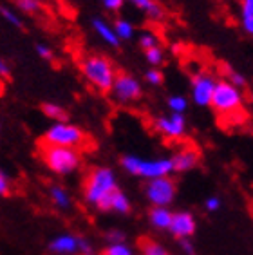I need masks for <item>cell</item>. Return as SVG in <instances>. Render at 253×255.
I'll return each instance as SVG.
<instances>
[{
	"instance_id": "8",
	"label": "cell",
	"mask_w": 253,
	"mask_h": 255,
	"mask_svg": "<svg viewBox=\"0 0 253 255\" xmlns=\"http://www.w3.org/2000/svg\"><path fill=\"white\" fill-rule=\"evenodd\" d=\"M111 93L114 94V98L120 103H130L141 98L143 91L139 82L132 74L125 73V71H116Z\"/></svg>"
},
{
	"instance_id": "9",
	"label": "cell",
	"mask_w": 253,
	"mask_h": 255,
	"mask_svg": "<svg viewBox=\"0 0 253 255\" xmlns=\"http://www.w3.org/2000/svg\"><path fill=\"white\" fill-rule=\"evenodd\" d=\"M215 85H217V82L210 73H206V71L195 73L194 78H192V87H190L194 103H197L199 107H210Z\"/></svg>"
},
{
	"instance_id": "1",
	"label": "cell",
	"mask_w": 253,
	"mask_h": 255,
	"mask_svg": "<svg viewBox=\"0 0 253 255\" xmlns=\"http://www.w3.org/2000/svg\"><path fill=\"white\" fill-rule=\"evenodd\" d=\"M210 107L217 113L219 118L226 120V125H239L248 118L241 91H239V87L230 84L228 80L217 82Z\"/></svg>"
},
{
	"instance_id": "17",
	"label": "cell",
	"mask_w": 253,
	"mask_h": 255,
	"mask_svg": "<svg viewBox=\"0 0 253 255\" xmlns=\"http://www.w3.org/2000/svg\"><path fill=\"white\" fill-rule=\"evenodd\" d=\"M49 199L56 208L60 210H69L73 206V199H71V194L60 185H53L49 188Z\"/></svg>"
},
{
	"instance_id": "41",
	"label": "cell",
	"mask_w": 253,
	"mask_h": 255,
	"mask_svg": "<svg viewBox=\"0 0 253 255\" xmlns=\"http://www.w3.org/2000/svg\"><path fill=\"white\" fill-rule=\"evenodd\" d=\"M250 214H252V217H253V201L250 203Z\"/></svg>"
},
{
	"instance_id": "43",
	"label": "cell",
	"mask_w": 253,
	"mask_h": 255,
	"mask_svg": "<svg viewBox=\"0 0 253 255\" xmlns=\"http://www.w3.org/2000/svg\"><path fill=\"white\" fill-rule=\"evenodd\" d=\"M0 128H2V127H0Z\"/></svg>"
},
{
	"instance_id": "11",
	"label": "cell",
	"mask_w": 253,
	"mask_h": 255,
	"mask_svg": "<svg viewBox=\"0 0 253 255\" xmlns=\"http://www.w3.org/2000/svg\"><path fill=\"white\" fill-rule=\"evenodd\" d=\"M170 234L175 239H190L197 230V223L192 212H174L170 223Z\"/></svg>"
},
{
	"instance_id": "7",
	"label": "cell",
	"mask_w": 253,
	"mask_h": 255,
	"mask_svg": "<svg viewBox=\"0 0 253 255\" xmlns=\"http://www.w3.org/2000/svg\"><path fill=\"white\" fill-rule=\"evenodd\" d=\"M177 183L172 177H156L148 179L145 185V197L152 206H168L175 199Z\"/></svg>"
},
{
	"instance_id": "26",
	"label": "cell",
	"mask_w": 253,
	"mask_h": 255,
	"mask_svg": "<svg viewBox=\"0 0 253 255\" xmlns=\"http://www.w3.org/2000/svg\"><path fill=\"white\" fill-rule=\"evenodd\" d=\"M145 58L152 67H157V65L163 64V51H161L159 45H157V47H152V49H146Z\"/></svg>"
},
{
	"instance_id": "24",
	"label": "cell",
	"mask_w": 253,
	"mask_h": 255,
	"mask_svg": "<svg viewBox=\"0 0 253 255\" xmlns=\"http://www.w3.org/2000/svg\"><path fill=\"white\" fill-rule=\"evenodd\" d=\"M188 107V100L185 96H181V94H174L168 98V109H170L172 113L175 114H183Z\"/></svg>"
},
{
	"instance_id": "19",
	"label": "cell",
	"mask_w": 253,
	"mask_h": 255,
	"mask_svg": "<svg viewBox=\"0 0 253 255\" xmlns=\"http://www.w3.org/2000/svg\"><path fill=\"white\" fill-rule=\"evenodd\" d=\"M137 248H139V254L141 255H170L157 241L150 239V237L146 236L137 239Z\"/></svg>"
},
{
	"instance_id": "39",
	"label": "cell",
	"mask_w": 253,
	"mask_h": 255,
	"mask_svg": "<svg viewBox=\"0 0 253 255\" xmlns=\"http://www.w3.org/2000/svg\"><path fill=\"white\" fill-rule=\"evenodd\" d=\"M243 27H244V31H246V33L253 36V15L243 16Z\"/></svg>"
},
{
	"instance_id": "29",
	"label": "cell",
	"mask_w": 253,
	"mask_h": 255,
	"mask_svg": "<svg viewBox=\"0 0 253 255\" xmlns=\"http://www.w3.org/2000/svg\"><path fill=\"white\" fill-rule=\"evenodd\" d=\"M145 82H148L150 85H161L163 84V73L161 71H157V67H152L148 69L145 73Z\"/></svg>"
},
{
	"instance_id": "15",
	"label": "cell",
	"mask_w": 253,
	"mask_h": 255,
	"mask_svg": "<svg viewBox=\"0 0 253 255\" xmlns=\"http://www.w3.org/2000/svg\"><path fill=\"white\" fill-rule=\"evenodd\" d=\"M172 214H174V212H170L168 206H152L150 212H148V221H150V225L154 226L156 230L165 232L170 228Z\"/></svg>"
},
{
	"instance_id": "20",
	"label": "cell",
	"mask_w": 253,
	"mask_h": 255,
	"mask_svg": "<svg viewBox=\"0 0 253 255\" xmlns=\"http://www.w3.org/2000/svg\"><path fill=\"white\" fill-rule=\"evenodd\" d=\"M42 113H44L45 118H49L51 122H69V114L67 111L58 105V103H53V102H45L42 103Z\"/></svg>"
},
{
	"instance_id": "18",
	"label": "cell",
	"mask_w": 253,
	"mask_h": 255,
	"mask_svg": "<svg viewBox=\"0 0 253 255\" xmlns=\"http://www.w3.org/2000/svg\"><path fill=\"white\" fill-rule=\"evenodd\" d=\"M128 2H132L137 9H141L152 20H161L165 16V11H163V7L157 4L156 0H128Z\"/></svg>"
},
{
	"instance_id": "16",
	"label": "cell",
	"mask_w": 253,
	"mask_h": 255,
	"mask_svg": "<svg viewBox=\"0 0 253 255\" xmlns=\"http://www.w3.org/2000/svg\"><path fill=\"white\" fill-rule=\"evenodd\" d=\"M91 24H93L94 31L100 34V38H102L103 42H107V44L112 45V47H118V45H120V38L116 36V33H114L111 24H107L103 18H93Z\"/></svg>"
},
{
	"instance_id": "3",
	"label": "cell",
	"mask_w": 253,
	"mask_h": 255,
	"mask_svg": "<svg viewBox=\"0 0 253 255\" xmlns=\"http://www.w3.org/2000/svg\"><path fill=\"white\" fill-rule=\"evenodd\" d=\"M80 71H82L83 78L87 80L94 89H98L100 93H111L114 76H116V69H114V64L107 56L89 54L80 62Z\"/></svg>"
},
{
	"instance_id": "34",
	"label": "cell",
	"mask_w": 253,
	"mask_h": 255,
	"mask_svg": "<svg viewBox=\"0 0 253 255\" xmlns=\"http://www.w3.org/2000/svg\"><path fill=\"white\" fill-rule=\"evenodd\" d=\"M123 2H125V0H102L103 7H105L107 11H112V13H116V11L122 9Z\"/></svg>"
},
{
	"instance_id": "5",
	"label": "cell",
	"mask_w": 253,
	"mask_h": 255,
	"mask_svg": "<svg viewBox=\"0 0 253 255\" xmlns=\"http://www.w3.org/2000/svg\"><path fill=\"white\" fill-rule=\"evenodd\" d=\"M118 188L116 174L109 167H94L87 172L82 183V194L87 205L96 206V203L102 199L105 194Z\"/></svg>"
},
{
	"instance_id": "25",
	"label": "cell",
	"mask_w": 253,
	"mask_h": 255,
	"mask_svg": "<svg viewBox=\"0 0 253 255\" xmlns=\"http://www.w3.org/2000/svg\"><path fill=\"white\" fill-rule=\"evenodd\" d=\"M103 255H136L134 250L126 243H116V245H107L103 250Z\"/></svg>"
},
{
	"instance_id": "4",
	"label": "cell",
	"mask_w": 253,
	"mask_h": 255,
	"mask_svg": "<svg viewBox=\"0 0 253 255\" xmlns=\"http://www.w3.org/2000/svg\"><path fill=\"white\" fill-rule=\"evenodd\" d=\"M42 143L45 145H58V147H71V148H87L91 145L89 134L74 125L71 122H54L45 128Z\"/></svg>"
},
{
	"instance_id": "27",
	"label": "cell",
	"mask_w": 253,
	"mask_h": 255,
	"mask_svg": "<svg viewBox=\"0 0 253 255\" xmlns=\"http://www.w3.org/2000/svg\"><path fill=\"white\" fill-rule=\"evenodd\" d=\"M226 76H228V82L232 85H235V87H244L246 85V78H244L243 74L241 73H237L235 69H232V67H226Z\"/></svg>"
},
{
	"instance_id": "6",
	"label": "cell",
	"mask_w": 253,
	"mask_h": 255,
	"mask_svg": "<svg viewBox=\"0 0 253 255\" xmlns=\"http://www.w3.org/2000/svg\"><path fill=\"white\" fill-rule=\"evenodd\" d=\"M122 167L125 168L128 174L136 177H143V179H156V177H165L170 176L172 168L170 157H157V159H143L137 156H123L120 159Z\"/></svg>"
},
{
	"instance_id": "33",
	"label": "cell",
	"mask_w": 253,
	"mask_h": 255,
	"mask_svg": "<svg viewBox=\"0 0 253 255\" xmlns=\"http://www.w3.org/2000/svg\"><path fill=\"white\" fill-rule=\"evenodd\" d=\"M11 194V181L7 174H0V197L9 196Z\"/></svg>"
},
{
	"instance_id": "36",
	"label": "cell",
	"mask_w": 253,
	"mask_h": 255,
	"mask_svg": "<svg viewBox=\"0 0 253 255\" xmlns=\"http://www.w3.org/2000/svg\"><path fill=\"white\" fill-rule=\"evenodd\" d=\"M11 76V67H9V64L5 62L2 56H0V78L4 80V78H9Z\"/></svg>"
},
{
	"instance_id": "40",
	"label": "cell",
	"mask_w": 253,
	"mask_h": 255,
	"mask_svg": "<svg viewBox=\"0 0 253 255\" xmlns=\"http://www.w3.org/2000/svg\"><path fill=\"white\" fill-rule=\"evenodd\" d=\"M4 80H2V78H0V94H2V93H4Z\"/></svg>"
},
{
	"instance_id": "23",
	"label": "cell",
	"mask_w": 253,
	"mask_h": 255,
	"mask_svg": "<svg viewBox=\"0 0 253 255\" xmlns=\"http://www.w3.org/2000/svg\"><path fill=\"white\" fill-rule=\"evenodd\" d=\"M0 16H2V18H4L9 25L16 27V29H22V25H24V22H22L20 15L16 13L15 9H13V7H9V5L0 4Z\"/></svg>"
},
{
	"instance_id": "31",
	"label": "cell",
	"mask_w": 253,
	"mask_h": 255,
	"mask_svg": "<svg viewBox=\"0 0 253 255\" xmlns=\"http://www.w3.org/2000/svg\"><path fill=\"white\" fill-rule=\"evenodd\" d=\"M34 51H36V54H38L42 60H53V56H54L53 49L45 44H36L34 45Z\"/></svg>"
},
{
	"instance_id": "32",
	"label": "cell",
	"mask_w": 253,
	"mask_h": 255,
	"mask_svg": "<svg viewBox=\"0 0 253 255\" xmlns=\"http://www.w3.org/2000/svg\"><path fill=\"white\" fill-rule=\"evenodd\" d=\"M78 255H96L93 243L85 237H80V254Z\"/></svg>"
},
{
	"instance_id": "42",
	"label": "cell",
	"mask_w": 253,
	"mask_h": 255,
	"mask_svg": "<svg viewBox=\"0 0 253 255\" xmlns=\"http://www.w3.org/2000/svg\"><path fill=\"white\" fill-rule=\"evenodd\" d=\"M0 174H5V170H4L2 167H0Z\"/></svg>"
},
{
	"instance_id": "14",
	"label": "cell",
	"mask_w": 253,
	"mask_h": 255,
	"mask_svg": "<svg viewBox=\"0 0 253 255\" xmlns=\"http://www.w3.org/2000/svg\"><path fill=\"white\" fill-rule=\"evenodd\" d=\"M49 252L54 255H78L80 254V236L74 234H60L53 237L47 245Z\"/></svg>"
},
{
	"instance_id": "13",
	"label": "cell",
	"mask_w": 253,
	"mask_h": 255,
	"mask_svg": "<svg viewBox=\"0 0 253 255\" xmlns=\"http://www.w3.org/2000/svg\"><path fill=\"white\" fill-rule=\"evenodd\" d=\"M170 161H172L174 172H188L199 165L201 152L194 145H185V147H181L179 150L170 157Z\"/></svg>"
},
{
	"instance_id": "28",
	"label": "cell",
	"mask_w": 253,
	"mask_h": 255,
	"mask_svg": "<svg viewBox=\"0 0 253 255\" xmlns=\"http://www.w3.org/2000/svg\"><path fill=\"white\" fill-rule=\"evenodd\" d=\"M139 45H141L143 51H146V49H152V47H157L159 42H157V36L154 33H143L139 36Z\"/></svg>"
},
{
	"instance_id": "37",
	"label": "cell",
	"mask_w": 253,
	"mask_h": 255,
	"mask_svg": "<svg viewBox=\"0 0 253 255\" xmlns=\"http://www.w3.org/2000/svg\"><path fill=\"white\" fill-rule=\"evenodd\" d=\"M241 11H243V16L253 15V0H241Z\"/></svg>"
},
{
	"instance_id": "12",
	"label": "cell",
	"mask_w": 253,
	"mask_h": 255,
	"mask_svg": "<svg viewBox=\"0 0 253 255\" xmlns=\"http://www.w3.org/2000/svg\"><path fill=\"white\" fill-rule=\"evenodd\" d=\"M96 208L100 212H116V214L126 216V214H130V201H128V197L118 187L112 192H109V194H105L96 203Z\"/></svg>"
},
{
	"instance_id": "38",
	"label": "cell",
	"mask_w": 253,
	"mask_h": 255,
	"mask_svg": "<svg viewBox=\"0 0 253 255\" xmlns=\"http://www.w3.org/2000/svg\"><path fill=\"white\" fill-rule=\"evenodd\" d=\"M179 245H181V250L185 252L186 255H195V248L192 246L190 239H179Z\"/></svg>"
},
{
	"instance_id": "2",
	"label": "cell",
	"mask_w": 253,
	"mask_h": 255,
	"mask_svg": "<svg viewBox=\"0 0 253 255\" xmlns=\"http://www.w3.org/2000/svg\"><path fill=\"white\" fill-rule=\"evenodd\" d=\"M40 157L44 165L56 176H69L82 167V152L78 148L58 147V145H40Z\"/></svg>"
},
{
	"instance_id": "21",
	"label": "cell",
	"mask_w": 253,
	"mask_h": 255,
	"mask_svg": "<svg viewBox=\"0 0 253 255\" xmlns=\"http://www.w3.org/2000/svg\"><path fill=\"white\" fill-rule=\"evenodd\" d=\"M16 11L24 15H40L42 13V0H13Z\"/></svg>"
},
{
	"instance_id": "30",
	"label": "cell",
	"mask_w": 253,
	"mask_h": 255,
	"mask_svg": "<svg viewBox=\"0 0 253 255\" xmlns=\"http://www.w3.org/2000/svg\"><path fill=\"white\" fill-rule=\"evenodd\" d=\"M105 241H107V245H116V243H125L126 237L122 230H111L105 234Z\"/></svg>"
},
{
	"instance_id": "35",
	"label": "cell",
	"mask_w": 253,
	"mask_h": 255,
	"mask_svg": "<svg viewBox=\"0 0 253 255\" xmlns=\"http://www.w3.org/2000/svg\"><path fill=\"white\" fill-rule=\"evenodd\" d=\"M205 208L206 212H217L221 208V199L217 196H210L205 201Z\"/></svg>"
},
{
	"instance_id": "10",
	"label": "cell",
	"mask_w": 253,
	"mask_h": 255,
	"mask_svg": "<svg viewBox=\"0 0 253 255\" xmlns=\"http://www.w3.org/2000/svg\"><path fill=\"white\" fill-rule=\"evenodd\" d=\"M154 128L163 134L166 139H181L186 132V120L183 114H170V116H159L154 122Z\"/></svg>"
},
{
	"instance_id": "22",
	"label": "cell",
	"mask_w": 253,
	"mask_h": 255,
	"mask_svg": "<svg viewBox=\"0 0 253 255\" xmlns=\"http://www.w3.org/2000/svg\"><path fill=\"white\" fill-rule=\"evenodd\" d=\"M112 29H114V33H116V36L120 40H130L134 36V25L125 18H118L112 24Z\"/></svg>"
}]
</instances>
